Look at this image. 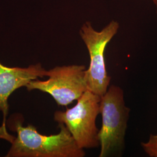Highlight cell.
<instances>
[{"label": "cell", "mask_w": 157, "mask_h": 157, "mask_svg": "<svg viewBox=\"0 0 157 157\" xmlns=\"http://www.w3.org/2000/svg\"><path fill=\"white\" fill-rule=\"evenodd\" d=\"M141 145L146 154L151 157H157V134L151 135L148 140Z\"/></svg>", "instance_id": "7"}, {"label": "cell", "mask_w": 157, "mask_h": 157, "mask_svg": "<svg viewBox=\"0 0 157 157\" xmlns=\"http://www.w3.org/2000/svg\"><path fill=\"white\" fill-rule=\"evenodd\" d=\"M153 1V2H154V3L155 4V5L156 6H157V0H152Z\"/></svg>", "instance_id": "8"}, {"label": "cell", "mask_w": 157, "mask_h": 157, "mask_svg": "<svg viewBox=\"0 0 157 157\" xmlns=\"http://www.w3.org/2000/svg\"><path fill=\"white\" fill-rule=\"evenodd\" d=\"M47 75L48 71L44 69L40 63L28 67H10L2 65L0 62V111L4 115L1 129L4 133H7L6 122L10 96L19 88L26 87L31 81L47 76Z\"/></svg>", "instance_id": "6"}, {"label": "cell", "mask_w": 157, "mask_h": 157, "mask_svg": "<svg viewBox=\"0 0 157 157\" xmlns=\"http://www.w3.org/2000/svg\"><path fill=\"white\" fill-rule=\"evenodd\" d=\"M100 100L101 96L87 90L74 107L54 113V121L65 125L77 145L82 149L100 146L96 119L100 114Z\"/></svg>", "instance_id": "3"}, {"label": "cell", "mask_w": 157, "mask_h": 157, "mask_svg": "<svg viewBox=\"0 0 157 157\" xmlns=\"http://www.w3.org/2000/svg\"><path fill=\"white\" fill-rule=\"evenodd\" d=\"M10 129L17 133L16 137L4 135L11 147L8 157H84L86 152L80 148L65 125L58 124L60 129L56 135H41L31 124L22 126L19 118L11 117Z\"/></svg>", "instance_id": "1"}, {"label": "cell", "mask_w": 157, "mask_h": 157, "mask_svg": "<svg viewBox=\"0 0 157 157\" xmlns=\"http://www.w3.org/2000/svg\"><path fill=\"white\" fill-rule=\"evenodd\" d=\"M119 28L117 22L112 21L100 32H98L93 28L90 22H87L80 30V35L90 56L89 67L86 71L87 89L101 97L107 92L111 78L105 67V50L117 33Z\"/></svg>", "instance_id": "4"}, {"label": "cell", "mask_w": 157, "mask_h": 157, "mask_svg": "<svg viewBox=\"0 0 157 157\" xmlns=\"http://www.w3.org/2000/svg\"><path fill=\"white\" fill-rule=\"evenodd\" d=\"M130 111L125 105L123 90L118 86H110L100 103L102 124L98 135L99 157H109L124 149Z\"/></svg>", "instance_id": "2"}, {"label": "cell", "mask_w": 157, "mask_h": 157, "mask_svg": "<svg viewBox=\"0 0 157 157\" xmlns=\"http://www.w3.org/2000/svg\"><path fill=\"white\" fill-rule=\"evenodd\" d=\"M83 65L57 66L48 71V79L33 80L26 86L28 91L38 90L50 94L58 105L67 106L88 90Z\"/></svg>", "instance_id": "5"}]
</instances>
